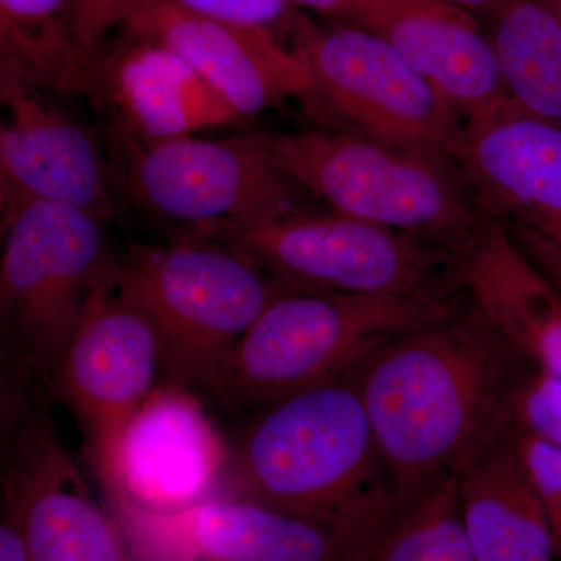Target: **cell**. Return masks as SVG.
<instances>
[{
    "label": "cell",
    "mask_w": 561,
    "mask_h": 561,
    "mask_svg": "<svg viewBox=\"0 0 561 561\" xmlns=\"http://www.w3.org/2000/svg\"><path fill=\"white\" fill-rule=\"evenodd\" d=\"M294 49L313 80L309 98L339 130L457 161L465 122L389 41L356 24L319 25L291 13Z\"/></svg>",
    "instance_id": "obj_8"
},
{
    "label": "cell",
    "mask_w": 561,
    "mask_h": 561,
    "mask_svg": "<svg viewBox=\"0 0 561 561\" xmlns=\"http://www.w3.org/2000/svg\"><path fill=\"white\" fill-rule=\"evenodd\" d=\"M108 501L136 561H368L327 524L245 497L168 513Z\"/></svg>",
    "instance_id": "obj_12"
},
{
    "label": "cell",
    "mask_w": 561,
    "mask_h": 561,
    "mask_svg": "<svg viewBox=\"0 0 561 561\" xmlns=\"http://www.w3.org/2000/svg\"><path fill=\"white\" fill-rule=\"evenodd\" d=\"M519 456L548 516L561 561V449L527 435H515Z\"/></svg>",
    "instance_id": "obj_24"
},
{
    "label": "cell",
    "mask_w": 561,
    "mask_h": 561,
    "mask_svg": "<svg viewBox=\"0 0 561 561\" xmlns=\"http://www.w3.org/2000/svg\"><path fill=\"white\" fill-rule=\"evenodd\" d=\"M2 214L27 202H51L103 224L119 213L108 165L90 128L58 108L46 91L0 70Z\"/></svg>",
    "instance_id": "obj_14"
},
{
    "label": "cell",
    "mask_w": 561,
    "mask_h": 561,
    "mask_svg": "<svg viewBox=\"0 0 561 561\" xmlns=\"http://www.w3.org/2000/svg\"><path fill=\"white\" fill-rule=\"evenodd\" d=\"M122 35L175 51L208 81L239 117L256 116L290 98H309L313 80L295 49L272 28L247 27L203 16L173 0H133Z\"/></svg>",
    "instance_id": "obj_15"
},
{
    "label": "cell",
    "mask_w": 561,
    "mask_h": 561,
    "mask_svg": "<svg viewBox=\"0 0 561 561\" xmlns=\"http://www.w3.org/2000/svg\"><path fill=\"white\" fill-rule=\"evenodd\" d=\"M230 496L341 531L375 561L397 494L350 371L264 405L243 432Z\"/></svg>",
    "instance_id": "obj_2"
},
{
    "label": "cell",
    "mask_w": 561,
    "mask_h": 561,
    "mask_svg": "<svg viewBox=\"0 0 561 561\" xmlns=\"http://www.w3.org/2000/svg\"><path fill=\"white\" fill-rule=\"evenodd\" d=\"M113 265L92 290L47 397L65 404L79 421L95 471L157 389L162 368L157 328L146 313L122 300L114 289Z\"/></svg>",
    "instance_id": "obj_11"
},
{
    "label": "cell",
    "mask_w": 561,
    "mask_h": 561,
    "mask_svg": "<svg viewBox=\"0 0 561 561\" xmlns=\"http://www.w3.org/2000/svg\"><path fill=\"white\" fill-rule=\"evenodd\" d=\"M136 197L179 228L264 221L327 208L273 161L254 133L139 140L124 135Z\"/></svg>",
    "instance_id": "obj_9"
},
{
    "label": "cell",
    "mask_w": 561,
    "mask_h": 561,
    "mask_svg": "<svg viewBox=\"0 0 561 561\" xmlns=\"http://www.w3.org/2000/svg\"><path fill=\"white\" fill-rule=\"evenodd\" d=\"M461 524L474 561H560L551 524L515 437L459 478Z\"/></svg>",
    "instance_id": "obj_19"
},
{
    "label": "cell",
    "mask_w": 561,
    "mask_h": 561,
    "mask_svg": "<svg viewBox=\"0 0 561 561\" xmlns=\"http://www.w3.org/2000/svg\"><path fill=\"white\" fill-rule=\"evenodd\" d=\"M113 284L157 328L165 383L184 389L206 387L262 312L298 294L230 247L191 238L131 243L114 261Z\"/></svg>",
    "instance_id": "obj_6"
},
{
    "label": "cell",
    "mask_w": 561,
    "mask_h": 561,
    "mask_svg": "<svg viewBox=\"0 0 561 561\" xmlns=\"http://www.w3.org/2000/svg\"><path fill=\"white\" fill-rule=\"evenodd\" d=\"M445 2L453 3V5L460 7L468 11L479 10L490 13L491 10L496 9L502 0H445Z\"/></svg>",
    "instance_id": "obj_29"
},
{
    "label": "cell",
    "mask_w": 561,
    "mask_h": 561,
    "mask_svg": "<svg viewBox=\"0 0 561 561\" xmlns=\"http://www.w3.org/2000/svg\"><path fill=\"white\" fill-rule=\"evenodd\" d=\"M183 9L214 20L271 28L279 21H290L289 0H173Z\"/></svg>",
    "instance_id": "obj_25"
},
{
    "label": "cell",
    "mask_w": 561,
    "mask_h": 561,
    "mask_svg": "<svg viewBox=\"0 0 561 561\" xmlns=\"http://www.w3.org/2000/svg\"><path fill=\"white\" fill-rule=\"evenodd\" d=\"M122 36L101 55L105 106L116 114L117 131L162 140L238 119L219 92L175 51Z\"/></svg>",
    "instance_id": "obj_17"
},
{
    "label": "cell",
    "mask_w": 561,
    "mask_h": 561,
    "mask_svg": "<svg viewBox=\"0 0 561 561\" xmlns=\"http://www.w3.org/2000/svg\"><path fill=\"white\" fill-rule=\"evenodd\" d=\"M348 24L389 41L465 124L512 103L489 33L471 11L445 0H357Z\"/></svg>",
    "instance_id": "obj_16"
},
{
    "label": "cell",
    "mask_w": 561,
    "mask_h": 561,
    "mask_svg": "<svg viewBox=\"0 0 561 561\" xmlns=\"http://www.w3.org/2000/svg\"><path fill=\"white\" fill-rule=\"evenodd\" d=\"M228 451L201 402L184 387L151 391L98 471L108 500L179 512L216 496Z\"/></svg>",
    "instance_id": "obj_13"
},
{
    "label": "cell",
    "mask_w": 561,
    "mask_h": 561,
    "mask_svg": "<svg viewBox=\"0 0 561 561\" xmlns=\"http://www.w3.org/2000/svg\"><path fill=\"white\" fill-rule=\"evenodd\" d=\"M0 323L3 379L21 393L49 397L92 290L113 265L103 221L51 202L3 214Z\"/></svg>",
    "instance_id": "obj_5"
},
{
    "label": "cell",
    "mask_w": 561,
    "mask_h": 561,
    "mask_svg": "<svg viewBox=\"0 0 561 561\" xmlns=\"http://www.w3.org/2000/svg\"><path fill=\"white\" fill-rule=\"evenodd\" d=\"M457 162L483 217L561 291V130L508 103L465 124Z\"/></svg>",
    "instance_id": "obj_10"
},
{
    "label": "cell",
    "mask_w": 561,
    "mask_h": 561,
    "mask_svg": "<svg viewBox=\"0 0 561 561\" xmlns=\"http://www.w3.org/2000/svg\"><path fill=\"white\" fill-rule=\"evenodd\" d=\"M317 202L459 256L483 217L459 162L342 130L253 131Z\"/></svg>",
    "instance_id": "obj_4"
},
{
    "label": "cell",
    "mask_w": 561,
    "mask_h": 561,
    "mask_svg": "<svg viewBox=\"0 0 561 561\" xmlns=\"http://www.w3.org/2000/svg\"><path fill=\"white\" fill-rule=\"evenodd\" d=\"M486 16L512 105L561 130V0H502Z\"/></svg>",
    "instance_id": "obj_21"
},
{
    "label": "cell",
    "mask_w": 561,
    "mask_h": 561,
    "mask_svg": "<svg viewBox=\"0 0 561 561\" xmlns=\"http://www.w3.org/2000/svg\"><path fill=\"white\" fill-rule=\"evenodd\" d=\"M530 368L468 297L445 319L387 342L350 368L400 519L515 437L516 393Z\"/></svg>",
    "instance_id": "obj_1"
},
{
    "label": "cell",
    "mask_w": 561,
    "mask_h": 561,
    "mask_svg": "<svg viewBox=\"0 0 561 561\" xmlns=\"http://www.w3.org/2000/svg\"><path fill=\"white\" fill-rule=\"evenodd\" d=\"M453 278L531 367L561 382V291L496 224L486 220L456 257Z\"/></svg>",
    "instance_id": "obj_18"
},
{
    "label": "cell",
    "mask_w": 561,
    "mask_h": 561,
    "mask_svg": "<svg viewBox=\"0 0 561 561\" xmlns=\"http://www.w3.org/2000/svg\"><path fill=\"white\" fill-rule=\"evenodd\" d=\"M0 70L105 108L101 55L80 43L73 0H0Z\"/></svg>",
    "instance_id": "obj_20"
},
{
    "label": "cell",
    "mask_w": 561,
    "mask_h": 561,
    "mask_svg": "<svg viewBox=\"0 0 561 561\" xmlns=\"http://www.w3.org/2000/svg\"><path fill=\"white\" fill-rule=\"evenodd\" d=\"M515 435H527L561 449V382L531 367L516 393Z\"/></svg>",
    "instance_id": "obj_23"
},
{
    "label": "cell",
    "mask_w": 561,
    "mask_h": 561,
    "mask_svg": "<svg viewBox=\"0 0 561 561\" xmlns=\"http://www.w3.org/2000/svg\"><path fill=\"white\" fill-rule=\"evenodd\" d=\"M456 283L402 294H289L228 351L206 387L261 409L353 368L387 342L445 319L467 295Z\"/></svg>",
    "instance_id": "obj_3"
},
{
    "label": "cell",
    "mask_w": 561,
    "mask_h": 561,
    "mask_svg": "<svg viewBox=\"0 0 561 561\" xmlns=\"http://www.w3.org/2000/svg\"><path fill=\"white\" fill-rule=\"evenodd\" d=\"M375 561H474L461 524L459 479L405 513Z\"/></svg>",
    "instance_id": "obj_22"
},
{
    "label": "cell",
    "mask_w": 561,
    "mask_h": 561,
    "mask_svg": "<svg viewBox=\"0 0 561 561\" xmlns=\"http://www.w3.org/2000/svg\"><path fill=\"white\" fill-rule=\"evenodd\" d=\"M133 0H73L77 35L84 49L99 55L103 39L119 27Z\"/></svg>",
    "instance_id": "obj_26"
},
{
    "label": "cell",
    "mask_w": 561,
    "mask_h": 561,
    "mask_svg": "<svg viewBox=\"0 0 561 561\" xmlns=\"http://www.w3.org/2000/svg\"><path fill=\"white\" fill-rule=\"evenodd\" d=\"M0 561H28L16 524L3 513L0 523Z\"/></svg>",
    "instance_id": "obj_27"
},
{
    "label": "cell",
    "mask_w": 561,
    "mask_h": 561,
    "mask_svg": "<svg viewBox=\"0 0 561 561\" xmlns=\"http://www.w3.org/2000/svg\"><path fill=\"white\" fill-rule=\"evenodd\" d=\"M289 2L343 22L353 20L354 10L357 5V0H289Z\"/></svg>",
    "instance_id": "obj_28"
},
{
    "label": "cell",
    "mask_w": 561,
    "mask_h": 561,
    "mask_svg": "<svg viewBox=\"0 0 561 561\" xmlns=\"http://www.w3.org/2000/svg\"><path fill=\"white\" fill-rule=\"evenodd\" d=\"M241 253L298 294H402L453 280L456 256L404 232L330 208L264 221L176 228Z\"/></svg>",
    "instance_id": "obj_7"
}]
</instances>
